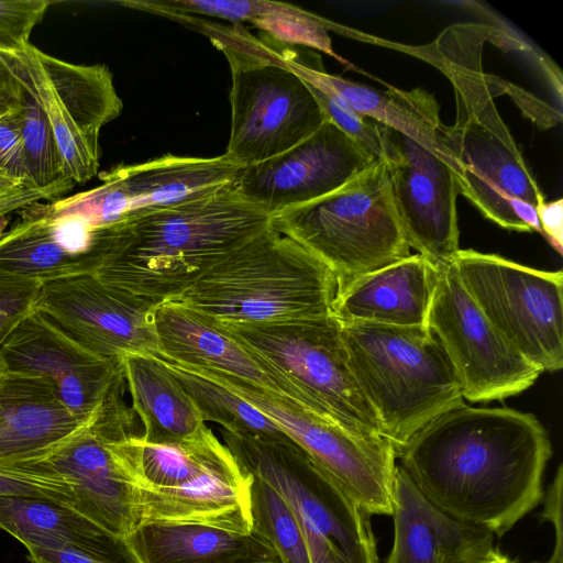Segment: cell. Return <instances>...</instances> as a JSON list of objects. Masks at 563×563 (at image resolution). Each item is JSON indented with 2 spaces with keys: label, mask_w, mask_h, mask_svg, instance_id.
<instances>
[{
  "label": "cell",
  "mask_w": 563,
  "mask_h": 563,
  "mask_svg": "<svg viewBox=\"0 0 563 563\" xmlns=\"http://www.w3.org/2000/svg\"><path fill=\"white\" fill-rule=\"evenodd\" d=\"M551 454L532 413L463 402L423 427L396 457L432 505L500 537L542 499Z\"/></svg>",
  "instance_id": "1"
},
{
  "label": "cell",
  "mask_w": 563,
  "mask_h": 563,
  "mask_svg": "<svg viewBox=\"0 0 563 563\" xmlns=\"http://www.w3.org/2000/svg\"><path fill=\"white\" fill-rule=\"evenodd\" d=\"M500 32L495 25L463 22L424 45L369 42L419 58L451 82L455 122L443 126L442 137L457 164L459 194L504 229L542 234L536 207L544 195L496 108L495 97L506 92L504 82L483 69L484 45L496 43Z\"/></svg>",
  "instance_id": "2"
},
{
  "label": "cell",
  "mask_w": 563,
  "mask_h": 563,
  "mask_svg": "<svg viewBox=\"0 0 563 563\" xmlns=\"http://www.w3.org/2000/svg\"><path fill=\"white\" fill-rule=\"evenodd\" d=\"M269 219L231 184L203 198L95 227L90 274L159 305L180 296Z\"/></svg>",
  "instance_id": "3"
},
{
  "label": "cell",
  "mask_w": 563,
  "mask_h": 563,
  "mask_svg": "<svg viewBox=\"0 0 563 563\" xmlns=\"http://www.w3.org/2000/svg\"><path fill=\"white\" fill-rule=\"evenodd\" d=\"M338 290L321 260L268 225L174 300L221 323H267L331 316Z\"/></svg>",
  "instance_id": "4"
},
{
  "label": "cell",
  "mask_w": 563,
  "mask_h": 563,
  "mask_svg": "<svg viewBox=\"0 0 563 563\" xmlns=\"http://www.w3.org/2000/svg\"><path fill=\"white\" fill-rule=\"evenodd\" d=\"M340 323L354 377L396 453L464 402L448 355L428 327Z\"/></svg>",
  "instance_id": "5"
},
{
  "label": "cell",
  "mask_w": 563,
  "mask_h": 563,
  "mask_svg": "<svg viewBox=\"0 0 563 563\" xmlns=\"http://www.w3.org/2000/svg\"><path fill=\"white\" fill-rule=\"evenodd\" d=\"M198 24L228 58L231 125L224 155L236 167L253 165L294 147L325 118L307 82L283 56L241 27Z\"/></svg>",
  "instance_id": "6"
},
{
  "label": "cell",
  "mask_w": 563,
  "mask_h": 563,
  "mask_svg": "<svg viewBox=\"0 0 563 563\" xmlns=\"http://www.w3.org/2000/svg\"><path fill=\"white\" fill-rule=\"evenodd\" d=\"M269 225L321 260L339 289L410 255L382 158L330 194L272 216Z\"/></svg>",
  "instance_id": "7"
},
{
  "label": "cell",
  "mask_w": 563,
  "mask_h": 563,
  "mask_svg": "<svg viewBox=\"0 0 563 563\" xmlns=\"http://www.w3.org/2000/svg\"><path fill=\"white\" fill-rule=\"evenodd\" d=\"M221 433L240 465L269 484L288 504L310 563H379L369 515L298 444Z\"/></svg>",
  "instance_id": "8"
},
{
  "label": "cell",
  "mask_w": 563,
  "mask_h": 563,
  "mask_svg": "<svg viewBox=\"0 0 563 563\" xmlns=\"http://www.w3.org/2000/svg\"><path fill=\"white\" fill-rule=\"evenodd\" d=\"M125 391L114 393L91 423L43 459L69 482L71 509L123 540L142 522L136 454L142 432Z\"/></svg>",
  "instance_id": "9"
},
{
  "label": "cell",
  "mask_w": 563,
  "mask_h": 563,
  "mask_svg": "<svg viewBox=\"0 0 563 563\" xmlns=\"http://www.w3.org/2000/svg\"><path fill=\"white\" fill-rule=\"evenodd\" d=\"M221 324L338 419L362 433L383 437L379 419L351 369L341 323L334 316Z\"/></svg>",
  "instance_id": "10"
},
{
  "label": "cell",
  "mask_w": 563,
  "mask_h": 563,
  "mask_svg": "<svg viewBox=\"0 0 563 563\" xmlns=\"http://www.w3.org/2000/svg\"><path fill=\"white\" fill-rule=\"evenodd\" d=\"M456 275L483 314L542 372L563 366V273L496 254L459 250Z\"/></svg>",
  "instance_id": "11"
},
{
  "label": "cell",
  "mask_w": 563,
  "mask_h": 563,
  "mask_svg": "<svg viewBox=\"0 0 563 563\" xmlns=\"http://www.w3.org/2000/svg\"><path fill=\"white\" fill-rule=\"evenodd\" d=\"M188 369L231 389L277 423L368 515L393 514L397 457L388 440L362 433L332 413L294 408L233 377Z\"/></svg>",
  "instance_id": "12"
},
{
  "label": "cell",
  "mask_w": 563,
  "mask_h": 563,
  "mask_svg": "<svg viewBox=\"0 0 563 563\" xmlns=\"http://www.w3.org/2000/svg\"><path fill=\"white\" fill-rule=\"evenodd\" d=\"M24 88L43 109L55 136L64 176L82 184L98 174L101 129L123 109L110 69L76 65L30 43L13 51Z\"/></svg>",
  "instance_id": "13"
},
{
  "label": "cell",
  "mask_w": 563,
  "mask_h": 563,
  "mask_svg": "<svg viewBox=\"0 0 563 563\" xmlns=\"http://www.w3.org/2000/svg\"><path fill=\"white\" fill-rule=\"evenodd\" d=\"M427 325L448 355L463 399L471 402L518 395L543 373L483 314L452 263L438 269Z\"/></svg>",
  "instance_id": "14"
},
{
  "label": "cell",
  "mask_w": 563,
  "mask_h": 563,
  "mask_svg": "<svg viewBox=\"0 0 563 563\" xmlns=\"http://www.w3.org/2000/svg\"><path fill=\"white\" fill-rule=\"evenodd\" d=\"M238 168L222 154L190 157L166 154L144 163L120 165L101 175L89 191L52 203L57 211L107 225L151 210L209 196L233 183Z\"/></svg>",
  "instance_id": "15"
},
{
  "label": "cell",
  "mask_w": 563,
  "mask_h": 563,
  "mask_svg": "<svg viewBox=\"0 0 563 563\" xmlns=\"http://www.w3.org/2000/svg\"><path fill=\"white\" fill-rule=\"evenodd\" d=\"M157 306L84 273L42 283L35 310L95 354L121 360L157 354Z\"/></svg>",
  "instance_id": "16"
},
{
  "label": "cell",
  "mask_w": 563,
  "mask_h": 563,
  "mask_svg": "<svg viewBox=\"0 0 563 563\" xmlns=\"http://www.w3.org/2000/svg\"><path fill=\"white\" fill-rule=\"evenodd\" d=\"M410 247L439 269L460 250L453 168L409 136L384 125V156Z\"/></svg>",
  "instance_id": "17"
},
{
  "label": "cell",
  "mask_w": 563,
  "mask_h": 563,
  "mask_svg": "<svg viewBox=\"0 0 563 563\" xmlns=\"http://www.w3.org/2000/svg\"><path fill=\"white\" fill-rule=\"evenodd\" d=\"M9 372L46 379L77 417L92 421L103 404L126 386L121 360L89 351L41 312L30 313L0 346Z\"/></svg>",
  "instance_id": "18"
},
{
  "label": "cell",
  "mask_w": 563,
  "mask_h": 563,
  "mask_svg": "<svg viewBox=\"0 0 563 563\" xmlns=\"http://www.w3.org/2000/svg\"><path fill=\"white\" fill-rule=\"evenodd\" d=\"M375 159L324 121L288 151L238 168L232 187L272 217L330 194Z\"/></svg>",
  "instance_id": "19"
},
{
  "label": "cell",
  "mask_w": 563,
  "mask_h": 563,
  "mask_svg": "<svg viewBox=\"0 0 563 563\" xmlns=\"http://www.w3.org/2000/svg\"><path fill=\"white\" fill-rule=\"evenodd\" d=\"M158 352L156 355L185 367L233 377L294 408L330 412L234 339L220 322L168 300L154 312Z\"/></svg>",
  "instance_id": "20"
},
{
  "label": "cell",
  "mask_w": 563,
  "mask_h": 563,
  "mask_svg": "<svg viewBox=\"0 0 563 563\" xmlns=\"http://www.w3.org/2000/svg\"><path fill=\"white\" fill-rule=\"evenodd\" d=\"M391 516L394 542L386 563H481L495 550L490 531L437 508L398 464Z\"/></svg>",
  "instance_id": "21"
},
{
  "label": "cell",
  "mask_w": 563,
  "mask_h": 563,
  "mask_svg": "<svg viewBox=\"0 0 563 563\" xmlns=\"http://www.w3.org/2000/svg\"><path fill=\"white\" fill-rule=\"evenodd\" d=\"M92 421L73 413L42 377L0 376V462L43 460Z\"/></svg>",
  "instance_id": "22"
},
{
  "label": "cell",
  "mask_w": 563,
  "mask_h": 563,
  "mask_svg": "<svg viewBox=\"0 0 563 563\" xmlns=\"http://www.w3.org/2000/svg\"><path fill=\"white\" fill-rule=\"evenodd\" d=\"M438 269L416 253L339 289L332 316L340 322L428 327Z\"/></svg>",
  "instance_id": "23"
},
{
  "label": "cell",
  "mask_w": 563,
  "mask_h": 563,
  "mask_svg": "<svg viewBox=\"0 0 563 563\" xmlns=\"http://www.w3.org/2000/svg\"><path fill=\"white\" fill-rule=\"evenodd\" d=\"M282 56L306 82L334 95L355 111L415 140L446 162L456 175L457 164L443 142L444 124L440 120V106L433 95L422 88L377 89L329 74L320 64L314 66L300 63L291 54Z\"/></svg>",
  "instance_id": "24"
},
{
  "label": "cell",
  "mask_w": 563,
  "mask_h": 563,
  "mask_svg": "<svg viewBox=\"0 0 563 563\" xmlns=\"http://www.w3.org/2000/svg\"><path fill=\"white\" fill-rule=\"evenodd\" d=\"M252 475L233 457L172 490H141L142 522L201 525L250 534Z\"/></svg>",
  "instance_id": "25"
},
{
  "label": "cell",
  "mask_w": 563,
  "mask_h": 563,
  "mask_svg": "<svg viewBox=\"0 0 563 563\" xmlns=\"http://www.w3.org/2000/svg\"><path fill=\"white\" fill-rule=\"evenodd\" d=\"M121 361L144 442L178 445L209 429L192 398L159 357L135 353L125 354Z\"/></svg>",
  "instance_id": "26"
},
{
  "label": "cell",
  "mask_w": 563,
  "mask_h": 563,
  "mask_svg": "<svg viewBox=\"0 0 563 563\" xmlns=\"http://www.w3.org/2000/svg\"><path fill=\"white\" fill-rule=\"evenodd\" d=\"M124 541L136 563H239L275 553L254 531L240 534L183 522H143Z\"/></svg>",
  "instance_id": "27"
},
{
  "label": "cell",
  "mask_w": 563,
  "mask_h": 563,
  "mask_svg": "<svg viewBox=\"0 0 563 563\" xmlns=\"http://www.w3.org/2000/svg\"><path fill=\"white\" fill-rule=\"evenodd\" d=\"M0 528L26 549H78L108 555L130 554L125 541L59 503L0 497Z\"/></svg>",
  "instance_id": "28"
},
{
  "label": "cell",
  "mask_w": 563,
  "mask_h": 563,
  "mask_svg": "<svg viewBox=\"0 0 563 563\" xmlns=\"http://www.w3.org/2000/svg\"><path fill=\"white\" fill-rule=\"evenodd\" d=\"M0 240V272L36 279L41 283L76 274H90L89 257L66 252L53 238L48 221L40 209Z\"/></svg>",
  "instance_id": "29"
},
{
  "label": "cell",
  "mask_w": 563,
  "mask_h": 563,
  "mask_svg": "<svg viewBox=\"0 0 563 563\" xmlns=\"http://www.w3.org/2000/svg\"><path fill=\"white\" fill-rule=\"evenodd\" d=\"M185 388L203 420L233 435L274 444H297L277 423L241 396L201 374L156 355Z\"/></svg>",
  "instance_id": "30"
},
{
  "label": "cell",
  "mask_w": 563,
  "mask_h": 563,
  "mask_svg": "<svg viewBox=\"0 0 563 563\" xmlns=\"http://www.w3.org/2000/svg\"><path fill=\"white\" fill-rule=\"evenodd\" d=\"M253 531L264 538L282 563H310L307 545L290 507L265 481L252 475Z\"/></svg>",
  "instance_id": "31"
},
{
  "label": "cell",
  "mask_w": 563,
  "mask_h": 563,
  "mask_svg": "<svg viewBox=\"0 0 563 563\" xmlns=\"http://www.w3.org/2000/svg\"><path fill=\"white\" fill-rule=\"evenodd\" d=\"M247 22L260 27L276 42L299 44L341 59L332 48L331 21L288 3L251 0Z\"/></svg>",
  "instance_id": "32"
},
{
  "label": "cell",
  "mask_w": 563,
  "mask_h": 563,
  "mask_svg": "<svg viewBox=\"0 0 563 563\" xmlns=\"http://www.w3.org/2000/svg\"><path fill=\"white\" fill-rule=\"evenodd\" d=\"M21 111L27 186L46 188L70 180L64 176L63 162L52 126L40 103L25 88Z\"/></svg>",
  "instance_id": "33"
},
{
  "label": "cell",
  "mask_w": 563,
  "mask_h": 563,
  "mask_svg": "<svg viewBox=\"0 0 563 563\" xmlns=\"http://www.w3.org/2000/svg\"><path fill=\"white\" fill-rule=\"evenodd\" d=\"M48 499L69 508L74 495L69 482L44 460L0 462V497Z\"/></svg>",
  "instance_id": "34"
},
{
  "label": "cell",
  "mask_w": 563,
  "mask_h": 563,
  "mask_svg": "<svg viewBox=\"0 0 563 563\" xmlns=\"http://www.w3.org/2000/svg\"><path fill=\"white\" fill-rule=\"evenodd\" d=\"M325 121L331 122L375 158L384 156V125L366 117L334 95L308 84Z\"/></svg>",
  "instance_id": "35"
},
{
  "label": "cell",
  "mask_w": 563,
  "mask_h": 563,
  "mask_svg": "<svg viewBox=\"0 0 563 563\" xmlns=\"http://www.w3.org/2000/svg\"><path fill=\"white\" fill-rule=\"evenodd\" d=\"M41 282L0 272V346L35 310Z\"/></svg>",
  "instance_id": "36"
},
{
  "label": "cell",
  "mask_w": 563,
  "mask_h": 563,
  "mask_svg": "<svg viewBox=\"0 0 563 563\" xmlns=\"http://www.w3.org/2000/svg\"><path fill=\"white\" fill-rule=\"evenodd\" d=\"M49 4L46 0H0V43L13 51L27 45Z\"/></svg>",
  "instance_id": "37"
},
{
  "label": "cell",
  "mask_w": 563,
  "mask_h": 563,
  "mask_svg": "<svg viewBox=\"0 0 563 563\" xmlns=\"http://www.w3.org/2000/svg\"><path fill=\"white\" fill-rule=\"evenodd\" d=\"M22 130L21 106L0 114V168L24 179L27 185Z\"/></svg>",
  "instance_id": "38"
},
{
  "label": "cell",
  "mask_w": 563,
  "mask_h": 563,
  "mask_svg": "<svg viewBox=\"0 0 563 563\" xmlns=\"http://www.w3.org/2000/svg\"><path fill=\"white\" fill-rule=\"evenodd\" d=\"M27 551L32 563H136L132 553L108 555L70 548H27Z\"/></svg>",
  "instance_id": "39"
},
{
  "label": "cell",
  "mask_w": 563,
  "mask_h": 563,
  "mask_svg": "<svg viewBox=\"0 0 563 563\" xmlns=\"http://www.w3.org/2000/svg\"><path fill=\"white\" fill-rule=\"evenodd\" d=\"M562 488L563 466L558 467L554 479L549 486L542 511L543 520L550 522L554 529V549L549 563H563V525H562Z\"/></svg>",
  "instance_id": "40"
},
{
  "label": "cell",
  "mask_w": 563,
  "mask_h": 563,
  "mask_svg": "<svg viewBox=\"0 0 563 563\" xmlns=\"http://www.w3.org/2000/svg\"><path fill=\"white\" fill-rule=\"evenodd\" d=\"M75 184L70 180L60 181L46 188L23 187L21 189L0 194V217L11 211L27 208L41 200L55 198L69 190Z\"/></svg>",
  "instance_id": "41"
},
{
  "label": "cell",
  "mask_w": 563,
  "mask_h": 563,
  "mask_svg": "<svg viewBox=\"0 0 563 563\" xmlns=\"http://www.w3.org/2000/svg\"><path fill=\"white\" fill-rule=\"evenodd\" d=\"M9 52H0V111L21 106L24 87L20 79L16 62Z\"/></svg>",
  "instance_id": "42"
},
{
  "label": "cell",
  "mask_w": 563,
  "mask_h": 563,
  "mask_svg": "<svg viewBox=\"0 0 563 563\" xmlns=\"http://www.w3.org/2000/svg\"><path fill=\"white\" fill-rule=\"evenodd\" d=\"M536 212L542 234L561 254L563 249V199L538 203Z\"/></svg>",
  "instance_id": "43"
},
{
  "label": "cell",
  "mask_w": 563,
  "mask_h": 563,
  "mask_svg": "<svg viewBox=\"0 0 563 563\" xmlns=\"http://www.w3.org/2000/svg\"><path fill=\"white\" fill-rule=\"evenodd\" d=\"M27 186L25 180L19 178L3 168H0V194L11 192Z\"/></svg>",
  "instance_id": "44"
},
{
  "label": "cell",
  "mask_w": 563,
  "mask_h": 563,
  "mask_svg": "<svg viewBox=\"0 0 563 563\" xmlns=\"http://www.w3.org/2000/svg\"><path fill=\"white\" fill-rule=\"evenodd\" d=\"M481 563H515L506 555L497 551L493 550Z\"/></svg>",
  "instance_id": "45"
},
{
  "label": "cell",
  "mask_w": 563,
  "mask_h": 563,
  "mask_svg": "<svg viewBox=\"0 0 563 563\" xmlns=\"http://www.w3.org/2000/svg\"><path fill=\"white\" fill-rule=\"evenodd\" d=\"M239 563H282V562H280L279 558L277 556V554L274 553V554L265 556V558H260L256 560L239 562Z\"/></svg>",
  "instance_id": "46"
},
{
  "label": "cell",
  "mask_w": 563,
  "mask_h": 563,
  "mask_svg": "<svg viewBox=\"0 0 563 563\" xmlns=\"http://www.w3.org/2000/svg\"><path fill=\"white\" fill-rule=\"evenodd\" d=\"M7 224H8V219H7V216H2L0 217V240L3 238V235L5 234V228H7Z\"/></svg>",
  "instance_id": "47"
},
{
  "label": "cell",
  "mask_w": 563,
  "mask_h": 563,
  "mask_svg": "<svg viewBox=\"0 0 563 563\" xmlns=\"http://www.w3.org/2000/svg\"><path fill=\"white\" fill-rule=\"evenodd\" d=\"M9 51H11V48H9L0 43V52H9Z\"/></svg>",
  "instance_id": "48"
},
{
  "label": "cell",
  "mask_w": 563,
  "mask_h": 563,
  "mask_svg": "<svg viewBox=\"0 0 563 563\" xmlns=\"http://www.w3.org/2000/svg\"><path fill=\"white\" fill-rule=\"evenodd\" d=\"M3 372H4V366H3V363L0 357V376L2 375Z\"/></svg>",
  "instance_id": "49"
},
{
  "label": "cell",
  "mask_w": 563,
  "mask_h": 563,
  "mask_svg": "<svg viewBox=\"0 0 563 563\" xmlns=\"http://www.w3.org/2000/svg\"><path fill=\"white\" fill-rule=\"evenodd\" d=\"M3 113L2 111H0V114Z\"/></svg>",
  "instance_id": "50"
},
{
  "label": "cell",
  "mask_w": 563,
  "mask_h": 563,
  "mask_svg": "<svg viewBox=\"0 0 563 563\" xmlns=\"http://www.w3.org/2000/svg\"><path fill=\"white\" fill-rule=\"evenodd\" d=\"M547 563H549V562H547Z\"/></svg>",
  "instance_id": "51"
}]
</instances>
